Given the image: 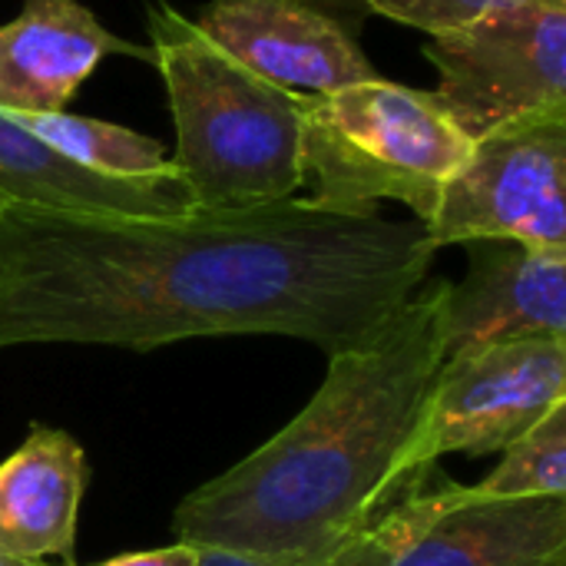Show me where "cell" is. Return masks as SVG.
<instances>
[{"label": "cell", "mask_w": 566, "mask_h": 566, "mask_svg": "<svg viewBox=\"0 0 566 566\" xmlns=\"http://www.w3.org/2000/svg\"><path fill=\"white\" fill-rule=\"evenodd\" d=\"M0 209L96 216H182L192 209L179 169L123 179L83 169L0 109Z\"/></svg>", "instance_id": "7c38bea8"}, {"label": "cell", "mask_w": 566, "mask_h": 566, "mask_svg": "<svg viewBox=\"0 0 566 566\" xmlns=\"http://www.w3.org/2000/svg\"><path fill=\"white\" fill-rule=\"evenodd\" d=\"M361 0H209L196 27L262 80L295 93H335L378 70L358 27Z\"/></svg>", "instance_id": "9c48e42d"}, {"label": "cell", "mask_w": 566, "mask_h": 566, "mask_svg": "<svg viewBox=\"0 0 566 566\" xmlns=\"http://www.w3.org/2000/svg\"><path fill=\"white\" fill-rule=\"evenodd\" d=\"M153 63L176 123L169 159L196 212L292 199L305 186L302 99L245 70L169 3L149 7Z\"/></svg>", "instance_id": "3957f363"}, {"label": "cell", "mask_w": 566, "mask_h": 566, "mask_svg": "<svg viewBox=\"0 0 566 566\" xmlns=\"http://www.w3.org/2000/svg\"><path fill=\"white\" fill-rule=\"evenodd\" d=\"M7 113V109H3ZM17 126L30 129L40 143H46L53 153L63 159L103 172V176H123V179H139V176H156L169 169V156L163 143L133 133L116 123L90 119V116H73L66 109L60 113H7Z\"/></svg>", "instance_id": "5bb4252c"}, {"label": "cell", "mask_w": 566, "mask_h": 566, "mask_svg": "<svg viewBox=\"0 0 566 566\" xmlns=\"http://www.w3.org/2000/svg\"><path fill=\"white\" fill-rule=\"evenodd\" d=\"M497 468L471 484L474 497L488 501H537L566 497V401L544 421L501 451Z\"/></svg>", "instance_id": "9a60e30c"}, {"label": "cell", "mask_w": 566, "mask_h": 566, "mask_svg": "<svg viewBox=\"0 0 566 566\" xmlns=\"http://www.w3.org/2000/svg\"><path fill=\"white\" fill-rule=\"evenodd\" d=\"M302 123L308 202L338 212H375L381 199H395L424 222L441 186L474 149L431 90L381 76L305 93Z\"/></svg>", "instance_id": "277c9868"}, {"label": "cell", "mask_w": 566, "mask_h": 566, "mask_svg": "<svg viewBox=\"0 0 566 566\" xmlns=\"http://www.w3.org/2000/svg\"><path fill=\"white\" fill-rule=\"evenodd\" d=\"M566 497L488 501L444 481L385 511L328 566H564Z\"/></svg>", "instance_id": "52a82bcc"}, {"label": "cell", "mask_w": 566, "mask_h": 566, "mask_svg": "<svg viewBox=\"0 0 566 566\" xmlns=\"http://www.w3.org/2000/svg\"><path fill=\"white\" fill-rule=\"evenodd\" d=\"M361 3L368 13H381L388 20L428 30L434 36V33H448L464 23H474L488 13L534 3V0H361Z\"/></svg>", "instance_id": "2e32d148"}, {"label": "cell", "mask_w": 566, "mask_h": 566, "mask_svg": "<svg viewBox=\"0 0 566 566\" xmlns=\"http://www.w3.org/2000/svg\"><path fill=\"white\" fill-rule=\"evenodd\" d=\"M564 189L566 123L504 129L474 143L421 226L438 249L517 242L566 252Z\"/></svg>", "instance_id": "ba28073f"}, {"label": "cell", "mask_w": 566, "mask_h": 566, "mask_svg": "<svg viewBox=\"0 0 566 566\" xmlns=\"http://www.w3.org/2000/svg\"><path fill=\"white\" fill-rule=\"evenodd\" d=\"M0 566H53V564H46V560H20V557H10V554H3V551H0ZM63 566H76V564H63Z\"/></svg>", "instance_id": "d6986e66"}, {"label": "cell", "mask_w": 566, "mask_h": 566, "mask_svg": "<svg viewBox=\"0 0 566 566\" xmlns=\"http://www.w3.org/2000/svg\"><path fill=\"white\" fill-rule=\"evenodd\" d=\"M424 56L438 66L434 99L471 139L517 126L566 123V7L534 0L434 33Z\"/></svg>", "instance_id": "8992f818"}, {"label": "cell", "mask_w": 566, "mask_h": 566, "mask_svg": "<svg viewBox=\"0 0 566 566\" xmlns=\"http://www.w3.org/2000/svg\"><path fill=\"white\" fill-rule=\"evenodd\" d=\"M434 255L418 219L295 196L182 216L0 209V348L289 335L338 355L424 285Z\"/></svg>", "instance_id": "6da1fadb"}, {"label": "cell", "mask_w": 566, "mask_h": 566, "mask_svg": "<svg viewBox=\"0 0 566 566\" xmlns=\"http://www.w3.org/2000/svg\"><path fill=\"white\" fill-rule=\"evenodd\" d=\"M199 566H275V564L252 560V557H239V554H226V551H202V564Z\"/></svg>", "instance_id": "ac0fdd59"}, {"label": "cell", "mask_w": 566, "mask_h": 566, "mask_svg": "<svg viewBox=\"0 0 566 566\" xmlns=\"http://www.w3.org/2000/svg\"><path fill=\"white\" fill-rule=\"evenodd\" d=\"M566 401V342L527 338L444 355L398 461L401 501L448 454H497Z\"/></svg>", "instance_id": "5b68a950"}, {"label": "cell", "mask_w": 566, "mask_h": 566, "mask_svg": "<svg viewBox=\"0 0 566 566\" xmlns=\"http://www.w3.org/2000/svg\"><path fill=\"white\" fill-rule=\"evenodd\" d=\"M106 53L153 63V50L109 33L76 0H23L0 27V109L60 113Z\"/></svg>", "instance_id": "8fae6325"}, {"label": "cell", "mask_w": 566, "mask_h": 566, "mask_svg": "<svg viewBox=\"0 0 566 566\" xmlns=\"http://www.w3.org/2000/svg\"><path fill=\"white\" fill-rule=\"evenodd\" d=\"M441 361L434 282L368 342L328 355L315 398L176 507V541L275 566L332 564L401 504L398 461Z\"/></svg>", "instance_id": "7a4b0ae2"}, {"label": "cell", "mask_w": 566, "mask_h": 566, "mask_svg": "<svg viewBox=\"0 0 566 566\" xmlns=\"http://www.w3.org/2000/svg\"><path fill=\"white\" fill-rule=\"evenodd\" d=\"M86 454L56 428L33 424L0 464V551L20 560L73 564Z\"/></svg>", "instance_id": "4fadbf2b"}, {"label": "cell", "mask_w": 566, "mask_h": 566, "mask_svg": "<svg viewBox=\"0 0 566 566\" xmlns=\"http://www.w3.org/2000/svg\"><path fill=\"white\" fill-rule=\"evenodd\" d=\"M468 275L438 282L444 355L527 342H566V252L468 242Z\"/></svg>", "instance_id": "30bf717a"}, {"label": "cell", "mask_w": 566, "mask_h": 566, "mask_svg": "<svg viewBox=\"0 0 566 566\" xmlns=\"http://www.w3.org/2000/svg\"><path fill=\"white\" fill-rule=\"evenodd\" d=\"M202 564V551L192 547V544H169V547H159V551H143V554H123V557H113V560H103L96 566H199Z\"/></svg>", "instance_id": "e0dca14e"}]
</instances>
